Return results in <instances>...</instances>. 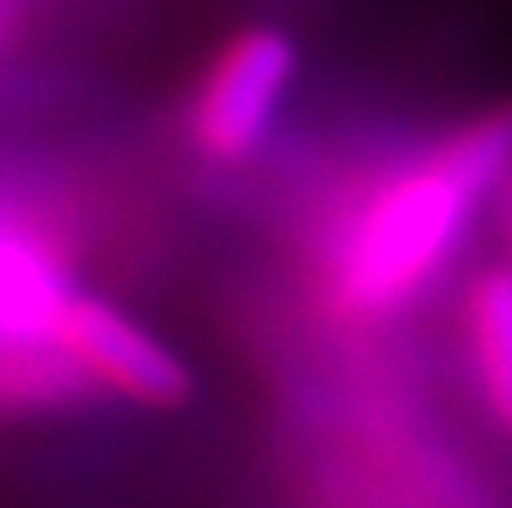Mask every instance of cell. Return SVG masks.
Here are the masks:
<instances>
[{
	"instance_id": "cell-1",
	"label": "cell",
	"mask_w": 512,
	"mask_h": 508,
	"mask_svg": "<svg viewBox=\"0 0 512 508\" xmlns=\"http://www.w3.org/2000/svg\"><path fill=\"white\" fill-rule=\"evenodd\" d=\"M512 171V104L463 122L427 158L382 180L342 225L328 288L346 315H391L454 257L481 198Z\"/></svg>"
},
{
	"instance_id": "cell-2",
	"label": "cell",
	"mask_w": 512,
	"mask_h": 508,
	"mask_svg": "<svg viewBox=\"0 0 512 508\" xmlns=\"http://www.w3.org/2000/svg\"><path fill=\"white\" fill-rule=\"evenodd\" d=\"M297 77V45L279 27H248L212 59L189 104V140L203 158L239 167L265 144Z\"/></svg>"
},
{
	"instance_id": "cell-3",
	"label": "cell",
	"mask_w": 512,
	"mask_h": 508,
	"mask_svg": "<svg viewBox=\"0 0 512 508\" xmlns=\"http://www.w3.org/2000/svg\"><path fill=\"white\" fill-rule=\"evenodd\" d=\"M54 342L81 365L95 387H113L140 405H180L189 396V369L171 347H162L149 329L126 311L99 302V297H72L63 311Z\"/></svg>"
},
{
	"instance_id": "cell-4",
	"label": "cell",
	"mask_w": 512,
	"mask_h": 508,
	"mask_svg": "<svg viewBox=\"0 0 512 508\" xmlns=\"http://www.w3.org/2000/svg\"><path fill=\"white\" fill-rule=\"evenodd\" d=\"M72 297L77 293L41 248L0 230V342L54 338Z\"/></svg>"
},
{
	"instance_id": "cell-5",
	"label": "cell",
	"mask_w": 512,
	"mask_h": 508,
	"mask_svg": "<svg viewBox=\"0 0 512 508\" xmlns=\"http://www.w3.org/2000/svg\"><path fill=\"white\" fill-rule=\"evenodd\" d=\"M463 320L486 405L512 432V266H490L472 279Z\"/></svg>"
},
{
	"instance_id": "cell-6",
	"label": "cell",
	"mask_w": 512,
	"mask_h": 508,
	"mask_svg": "<svg viewBox=\"0 0 512 508\" xmlns=\"http://www.w3.org/2000/svg\"><path fill=\"white\" fill-rule=\"evenodd\" d=\"M90 387L95 383L54 338L0 342V401L5 405H59Z\"/></svg>"
},
{
	"instance_id": "cell-7",
	"label": "cell",
	"mask_w": 512,
	"mask_h": 508,
	"mask_svg": "<svg viewBox=\"0 0 512 508\" xmlns=\"http://www.w3.org/2000/svg\"><path fill=\"white\" fill-rule=\"evenodd\" d=\"M495 198H499V221H504V239H508V257H512V171L504 180H499V189H495ZM512 266V261H508Z\"/></svg>"
}]
</instances>
